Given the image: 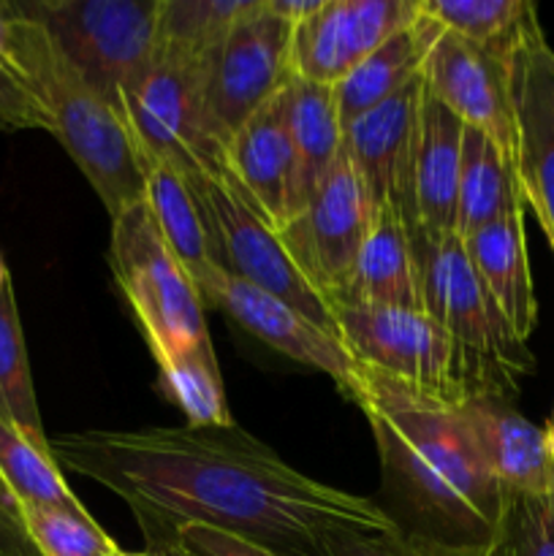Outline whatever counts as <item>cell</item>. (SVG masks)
<instances>
[{
  "label": "cell",
  "instance_id": "obj_1",
  "mask_svg": "<svg viewBox=\"0 0 554 556\" xmlns=\"http://www.w3.org/2000/svg\"><path fill=\"white\" fill-rule=\"evenodd\" d=\"M58 465L117 494L150 548L182 527H212L277 556H329L337 530L402 532L383 505L293 470L277 451L234 427L87 429L49 438Z\"/></svg>",
  "mask_w": 554,
  "mask_h": 556
},
{
  "label": "cell",
  "instance_id": "obj_2",
  "mask_svg": "<svg viewBox=\"0 0 554 556\" xmlns=\"http://www.w3.org/2000/svg\"><path fill=\"white\" fill-rule=\"evenodd\" d=\"M356 405L373 429L391 521L438 546L492 552L508 494L467 434L459 402L435 400L362 367Z\"/></svg>",
  "mask_w": 554,
  "mask_h": 556
},
{
  "label": "cell",
  "instance_id": "obj_3",
  "mask_svg": "<svg viewBox=\"0 0 554 556\" xmlns=\"http://www.w3.org/2000/svg\"><path fill=\"white\" fill-rule=\"evenodd\" d=\"M11 65L43 103L52 119V136L92 185L109 217L144 201V161L123 109L68 63L38 22L16 11Z\"/></svg>",
  "mask_w": 554,
  "mask_h": 556
},
{
  "label": "cell",
  "instance_id": "obj_4",
  "mask_svg": "<svg viewBox=\"0 0 554 556\" xmlns=\"http://www.w3.org/2000/svg\"><path fill=\"white\" fill-rule=\"evenodd\" d=\"M421 307L449 331L470 372L473 394L508 396L532 356L473 269L459 233L427 237L413 228Z\"/></svg>",
  "mask_w": 554,
  "mask_h": 556
},
{
  "label": "cell",
  "instance_id": "obj_5",
  "mask_svg": "<svg viewBox=\"0 0 554 556\" xmlns=\"http://www.w3.org/2000/svg\"><path fill=\"white\" fill-rule=\"evenodd\" d=\"M109 266L155 364L212 348L204 299L163 239L147 201L112 217Z\"/></svg>",
  "mask_w": 554,
  "mask_h": 556
},
{
  "label": "cell",
  "instance_id": "obj_6",
  "mask_svg": "<svg viewBox=\"0 0 554 556\" xmlns=\"http://www.w3.org/2000/svg\"><path fill=\"white\" fill-rule=\"evenodd\" d=\"M11 5L38 22L68 63L125 112V90L158 52L161 0H20Z\"/></svg>",
  "mask_w": 554,
  "mask_h": 556
},
{
  "label": "cell",
  "instance_id": "obj_7",
  "mask_svg": "<svg viewBox=\"0 0 554 556\" xmlns=\"http://www.w3.org/2000/svg\"><path fill=\"white\" fill-rule=\"evenodd\" d=\"M182 174L210 228L217 266L286 299L288 304L310 315L315 324L337 334L331 307L293 264L286 244L280 242V233L250 204L228 168L226 152Z\"/></svg>",
  "mask_w": 554,
  "mask_h": 556
},
{
  "label": "cell",
  "instance_id": "obj_8",
  "mask_svg": "<svg viewBox=\"0 0 554 556\" xmlns=\"http://www.w3.org/2000/svg\"><path fill=\"white\" fill-rule=\"evenodd\" d=\"M212 54H193L158 38L144 74L125 90L123 106L141 161H163L179 172L223 155L206 112Z\"/></svg>",
  "mask_w": 554,
  "mask_h": 556
},
{
  "label": "cell",
  "instance_id": "obj_9",
  "mask_svg": "<svg viewBox=\"0 0 554 556\" xmlns=\"http://www.w3.org/2000/svg\"><path fill=\"white\" fill-rule=\"evenodd\" d=\"M335 324L342 345L369 372L451 405L473 396L459 348L427 309L340 304Z\"/></svg>",
  "mask_w": 554,
  "mask_h": 556
},
{
  "label": "cell",
  "instance_id": "obj_10",
  "mask_svg": "<svg viewBox=\"0 0 554 556\" xmlns=\"http://www.w3.org/2000/svg\"><path fill=\"white\" fill-rule=\"evenodd\" d=\"M378 206L345 155L280 233L288 255L331 307L340 304Z\"/></svg>",
  "mask_w": 554,
  "mask_h": 556
},
{
  "label": "cell",
  "instance_id": "obj_11",
  "mask_svg": "<svg viewBox=\"0 0 554 556\" xmlns=\"http://www.w3.org/2000/svg\"><path fill=\"white\" fill-rule=\"evenodd\" d=\"M291 33L293 27L272 14L266 0H259L212 54L206 112L223 147L293 79Z\"/></svg>",
  "mask_w": 554,
  "mask_h": 556
},
{
  "label": "cell",
  "instance_id": "obj_12",
  "mask_svg": "<svg viewBox=\"0 0 554 556\" xmlns=\"http://www.w3.org/2000/svg\"><path fill=\"white\" fill-rule=\"evenodd\" d=\"M199 293L204 304L221 309L239 329L253 334L266 348L302 367L324 372L340 389V394L356 405L362 394V364L348 353L340 334L315 324L286 299L226 269H217L210 280L201 282Z\"/></svg>",
  "mask_w": 554,
  "mask_h": 556
},
{
  "label": "cell",
  "instance_id": "obj_13",
  "mask_svg": "<svg viewBox=\"0 0 554 556\" xmlns=\"http://www.w3.org/2000/svg\"><path fill=\"white\" fill-rule=\"evenodd\" d=\"M516 114V182L554 253V49L541 22L508 52Z\"/></svg>",
  "mask_w": 554,
  "mask_h": 556
},
{
  "label": "cell",
  "instance_id": "obj_14",
  "mask_svg": "<svg viewBox=\"0 0 554 556\" xmlns=\"http://www.w3.org/2000/svg\"><path fill=\"white\" fill-rule=\"evenodd\" d=\"M421 0H326L291 33V71L315 85H340L367 54L411 25Z\"/></svg>",
  "mask_w": 554,
  "mask_h": 556
},
{
  "label": "cell",
  "instance_id": "obj_15",
  "mask_svg": "<svg viewBox=\"0 0 554 556\" xmlns=\"http://www.w3.org/2000/svg\"><path fill=\"white\" fill-rule=\"evenodd\" d=\"M421 74L435 101L443 103L467 128L489 136L511 163L516 161L508 54H494L443 30L429 49Z\"/></svg>",
  "mask_w": 554,
  "mask_h": 556
},
{
  "label": "cell",
  "instance_id": "obj_16",
  "mask_svg": "<svg viewBox=\"0 0 554 556\" xmlns=\"http://www.w3.org/2000/svg\"><path fill=\"white\" fill-rule=\"evenodd\" d=\"M427 96L424 74L369 109L342 134V155L351 161L375 206H394L413 226V168H416L418 128Z\"/></svg>",
  "mask_w": 554,
  "mask_h": 556
},
{
  "label": "cell",
  "instance_id": "obj_17",
  "mask_svg": "<svg viewBox=\"0 0 554 556\" xmlns=\"http://www.w3.org/2000/svg\"><path fill=\"white\" fill-rule=\"evenodd\" d=\"M226 161L250 204L275 231L299 215V166L288 130L286 90L231 136Z\"/></svg>",
  "mask_w": 554,
  "mask_h": 556
},
{
  "label": "cell",
  "instance_id": "obj_18",
  "mask_svg": "<svg viewBox=\"0 0 554 556\" xmlns=\"http://www.w3.org/2000/svg\"><path fill=\"white\" fill-rule=\"evenodd\" d=\"M459 416L508 497H541L554 492V462L541 427L527 421L508 396L473 394L462 400Z\"/></svg>",
  "mask_w": 554,
  "mask_h": 556
},
{
  "label": "cell",
  "instance_id": "obj_19",
  "mask_svg": "<svg viewBox=\"0 0 554 556\" xmlns=\"http://www.w3.org/2000/svg\"><path fill=\"white\" fill-rule=\"evenodd\" d=\"M340 304L424 309L413 226L394 206H380L375 215Z\"/></svg>",
  "mask_w": 554,
  "mask_h": 556
},
{
  "label": "cell",
  "instance_id": "obj_20",
  "mask_svg": "<svg viewBox=\"0 0 554 556\" xmlns=\"http://www.w3.org/2000/svg\"><path fill=\"white\" fill-rule=\"evenodd\" d=\"M462 136L465 123L427 92L413 168V228L427 237L456 233Z\"/></svg>",
  "mask_w": 554,
  "mask_h": 556
},
{
  "label": "cell",
  "instance_id": "obj_21",
  "mask_svg": "<svg viewBox=\"0 0 554 556\" xmlns=\"http://www.w3.org/2000/svg\"><path fill=\"white\" fill-rule=\"evenodd\" d=\"M473 269L494 299L498 309L521 342L538 324V302L527 255L525 210L498 217L489 226L462 237Z\"/></svg>",
  "mask_w": 554,
  "mask_h": 556
},
{
  "label": "cell",
  "instance_id": "obj_22",
  "mask_svg": "<svg viewBox=\"0 0 554 556\" xmlns=\"http://www.w3.org/2000/svg\"><path fill=\"white\" fill-rule=\"evenodd\" d=\"M440 33H443V27L432 16L424 14L421 9L411 25L380 43L340 85H335L342 128L367 114L373 106H378L380 101L394 96L413 76L421 74L424 60L440 38Z\"/></svg>",
  "mask_w": 554,
  "mask_h": 556
},
{
  "label": "cell",
  "instance_id": "obj_23",
  "mask_svg": "<svg viewBox=\"0 0 554 556\" xmlns=\"http://www.w3.org/2000/svg\"><path fill=\"white\" fill-rule=\"evenodd\" d=\"M144 201L193 286L199 288L210 280L221 266L212 250L210 228L185 174L172 163L144 161Z\"/></svg>",
  "mask_w": 554,
  "mask_h": 556
},
{
  "label": "cell",
  "instance_id": "obj_24",
  "mask_svg": "<svg viewBox=\"0 0 554 556\" xmlns=\"http://www.w3.org/2000/svg\"><path fill=\"white\" fill-rule=\"evenodd\" d=\"M288 130L299 166V212L304 210L326 174L342 155V117L331 85H315L293 76L286 85Z\"/></svg>",
  "mask_w": 554,
  "mask_h": 556
},
{
  "label": "cell",
  "instance_id": "obj_25",
  "mask_svg": "<svg viewBox=\"0 0 554 556\" xmlns=\"http://www.w3.org/2000/svg\"><path fill=\"white\" fill-rule=\"evenodd\" d=\"M516 210L527 206L516 182L514 163L489 136L465 125L459 193H456V233L467 237Z\"/></svg>",
  "mask_w": 554,
  "mask_h": 556
},
{
  "label": "cell",
  "instance_id": "obj_26",
  "mask_svg": "<svg viewBox=\"0 0 554 556\" xmlns=\"http://www.w3.org/2000/svg\"><path fill=\"white\" fill-rule=\"evenodd\" d=\"M0 421L14 427L36 448L52 454L41 410H38L36 389H33L30 358H27L25 331H22L11 280L0 288Z\"/></svg>",
  "mask_w": 554,
  "mask_h": 556
},
{
  "label": "cell",
  "instance_id": "obj_27",
  "mask_svg": "<svg viewBox=\"0 0 554 556\" xmlns=\"http://www.w3.org/2000/svg\"><path fill=\"white\" fill-rule=\"evenodd\" d=\"M421 9L445 33L494 54H508L538 22L527 0H421Z\"/></svg>",
  "mask_w": 554,
  "mask_h": 556
},
{
  "label": "cell",
  "instance_id": "obj_28",
  "mask_svg": "<svg viewBox=\"0 0 554 556\" xmlns=\"http://www.w3.org/2000/svg\"><path fill=\"white\" fill-rule=\"evenodd\" d=\"M166 396L182 410L188 427H234L223 391L221 369H217L215 348L179 353L158 364Z\"/></svg>",
  "mask_w": 554,
  "mask_h": 556
},
{
  "label": "cell",
  "instance_id": "obj_29",
  "mask_svg": "<svg viewBox=\"0 0 554 556\" xmlns=\"http://www.w3.org/2000/svg\"><path fill=\"white\" fill-rule=\"evenodd\" d=\"M0 478L20 505H41V508H71L79 510V503L65 483L60 465L52 454L36 448L22 438L14 427L0 421Z\"/></svg>",
  "mask_w": 554,
  "mask_h": 556
},
{
  "label": "cell",
  "instance_id": "obj_30",
  "mask_svg": "<svg viewBox=\"0 0 554 556\" xmlns=\"http://www.w3.org/2000/svg\"><path fill=\"white\" fill-rule=\"evenodd\" d=\"M259 0H161L158 38L193 54H215Z\"/></svg>",
  "mask_w": 554,
  "mask_h": 556
},
{
  "label": "cell",
  "instance_id": "obj_31",
  "mask_svg": "<svg viewBox=\"0 0 554 556\" xmlns=\"http://www.w3.org/2000/svg\"><path fill=\"white\" fill-rule=\"evenodd\" d=\"M27 535L41 556H123L112 535L85 508L22 505Z\"/></svg>",
  "mask_w": 554,
  "mask_h": 556
},
{
  "label": "cell",
  "instance_id": "obj_32",
  "mask_svg": "<svg viewBox=\"0 0 554 556\" xmlns=\"http://www.w3.org/2000/svg\"><path fill=\"white\" fill-rule=\"evenodd\" d=\"M500 541L508 556H554V492L508 497Z\"/></svg>",
  "mask_w": 554,
  "mask_h": 556
},
{
  "label": "cell",
  "instance_id": "obj_33",
  "mask_svg": "<svg viewBox=\"0 0 554 556\" xmlns=\"http://www.w3.org/2000/svg\"><path fill=\"white\" fill-rule=\"evenodd\" d=\"M326 554L329 556H508L503 541L492 552H462V548L438 546L421 541L407 532L394 535H375V532L337 530L326 535Z\"/></svg>",
  "mask_w": 554,
  "mask_h": 556
},
{
  "label": "cell",
  "instance_id": "obj_34",
  "mask_svg": "<svg viewBox=\"0 0 554 556\" xmlns=\"http://www.w3.org/2000/svg\"><path fill=\"white\" fill-rule=\"evenodd\" d=\"M0 130H47L52 134V119H49L43 103L5 60H0Z\"/></svg>",
  "mask_w": 554,
  "mask_h": 556
},
{
  "label": "cell",
  "instance_id": "obj_35",
  "mask_svg": "<svg viewBox=\"0 0 554 556\" xmlns=\"http://www.w3.org/2000/svg\"><path fill=\"white\" fill-rule=\"evenodd\" d=\"M172 546H177L185 556H277L255 543L212 530V527H182L174 535Z\"/></svg>",
  "mask_w": 554,
  "mask_h": 556
},
{
  "label": "cell",
  "instance_id": "obj_36",
  "mask_svg": "<svg viewBox=\"0 0 554 556\" xmlns=\"http://www.w3.org/2000/svg\"><path fill=\"white\" fill-rule=\"evenodd\" d=\"M0 556H41L27 535L22 505L0 478Z\"/></svg>",
  "mask_w": 554,
  "mask_h": 556
},
{
  "label": "cell",
  "instance_id": "obj_37",
  "mask_svg": "<svg viewBox=\"0 0 554 556\" xmlns=\"http://www.w3.org/2000/svg\"><path fill=\"white\" fill-rule=\"evenodd\" d=\"M326 0H266L269 11L275 16H280L282 22H288L291 27L302 25L304 20H310L313 14H318L320 5Z\"/></svg>",
  "mask_w": 554,
  "mask_h": 556
},
{
  "label": "cell",
  "instance_id": "obj_38",
  "mask_svg": "<svg viewBox=\"0 0 554 556\" xmlns=\"http://www.w3.org/2000/svg\"><path fill=\"white\" fill-rule=\"evenodd\" d=\"M11 33H14V11L9 3H0V60L11 65ZM14 68V65H11Z\"/></svg>",
  "mask_w": 554,
  "mask_h": 556
},
{
  "label": "cell",
  "instance_id": "obj_39",
  "mask_svg": "<svg viewBox=\"0 0 554 556\" xmlns=\"http://www.w3.org/2000/svg\"><path fill=\"white\" fill-rule=\"evenodd\" d=\"M543 434H546V448H549V456H552V462H554V410H552V418H549L546 429H543Z\"/></svg>",
  "mask_w": 554,
  "mask_h": 556
},
{
  "label": "cell",
  "instance_id": "obj_40",
  "mask_svg": "<svg viewBox=\"0 0 554 556\" xmlns=\"http://www.w3.org/2000/svg\"><path fill=\"white\" fill-rule=\"evenodd\" d=\"M11 280V275H9V266H5V261H3V253H0V288L5 286V282Z\"/></svg>",
  "mask_w": 554,
  "mask_h": 556
},
{
  "label": "cell",
  "instance_id": "obj_41",
  "mask_svg": "<svg viewBox=\"0 0 554 556\" xmlns=\"http://www.w3.org/2000/svg\"><path fill=\"white\" fill-rule=\"evenodd\" d=\"M152 554H158V556H185L177 546H168V548H163V552H152Z\"/></svg>",
  "mask_w": 554,
  "mask_h": 556
},
{
  "label": "cell",
  "instance_id": "obj_42",
  "mask_svg": "<svg viewBox=\"0 0 554 556\" xmlns=\"http://www.w3.org/2000/svg\"><path fill=\"white\" fill-rule=\"evenodd\" d=\"M123 556H158V554H152V552H139V554H134V552H123Z\"/></svg>",
  "mask_w": 554,
  "mask_h": 556
},
{
  "label": "cell",
  "instance_id": "obj_43",
  "mask_svg": "<svg viewBox=\"0 0 554 556\" xmlns=\"http://www.w3.org/2000/svg\"><path fill=\"white\" fill-rule=\"evenodd\" d=\"M505 554H508V552H505Z\"/></svg>",
  "mask_w": 554,
  "mask_h": 556
}]
</instances>
